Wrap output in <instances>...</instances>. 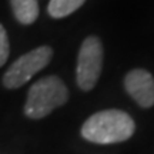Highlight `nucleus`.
Instances as JSON below:
<instances>
[{
	"label": "nucleus",
	"mask_w": 154,
	"mask_h": 154,
	"mask_svg": "<svg viewBox=\"0 0 154 154\" xmlns=\"http://www.w3.org/2000/svg\"><path fill=\"white\" fill-rule=\"evenodd\" d=\"M53 50L49 46H40L37 49L20 56L5 73L3 86L6 88H19L32 79V77L43 70L51 60Z\"/></svg>",
	"instance_id": "obj_4"
},
{
	"label": "nucleus",
	"mask_w": 154,
	"mask_h": 154,
	"mask_svg": "<svg viewBox=\"0 0 154 154\" xmlns=\"http://www.w3.org/2000/svg\"><path fill=\"white\" fill-rule=\"evenodd\" d=\"M86 0H50L47 6V11L51 17L61 19L70 16L72 13L80 9Z\"/></svg>",
	"instance_id": "obj_7"
},
{
	"label": "nucleus",
	"mask_w": 154,
	"mask_h": 154,
	"mask_svg": "<svg viewBox=\"0 0 154 154\" xmlns=\"http://www.w3.org/2000/svg\"><path fill=\"white\" fill-rule=\"evenodd\" d=\"M13 14L22 24H32L38 17L37 0H10Z\"/></svg>",
	"instance_id": "obj_6"
},
{
	"label": "nucleus",
	"mask_w": 154,
	"mask_h": 154,
	"mask_svg": "<svg viewBox=\"0 0 154 154\" xmlns=\"http://www.w3.org/2000/svg\"><path fill=\"white\" fill-rule=\"evenodd\" d=\"M9 53H10L9 37H7V33H6V29L3 27V24H0V67L7 61Z\"/></svg>",
	"instance_id": "obj_8"
},
{
	"label": "nucleus",
	"mask_w": 154,
	"mask_h": 154,
	"mask_svg": "<svg viewBox=\"0 0 154 154\" xmlns=\"http://www.w3.org/2000/svg\"><path fill=\"white\" fill-rule=\"evenodd\" d=\"M103 67V44L99 37L88 36L80 46L77 56L76 80L79 87L90 91L96 86Z\"/></svg>",
	"instance_id": "obj_3"
},
{
	"label": "nucleus",
	"mask_w": 154,
	"mask_h": 154,
	"mask_svg": "<svg viewBox=\"0 0 154 154\" xmlns=\"http://www.w3.org/2000/svg\"><path fill=\"white\" fill-rule=\"evenodd\" d=\"M69 100L66 84L57 76L40 79L30 87L24 104V114L29 119H43L56 107H60Z\"/></svg>",
	"instance_id": "obj_2"
},
{
	"label": "nucleus",
	"mask_w": 154,
	"mask_h": 154,
	"mask_svg": "<svg viewBox=\"0 0 154 154\" xmlns=\"http://www.w3.org/2000/svg\"><path fill=\"white\" fill-rule=\"evenodd\" d=\"M134 128V120L126 111L111 109L88 117L82 127V136L91 143L111 144L128 140Z\"/></svg>",
	"instance_id": "obj_1"
},
{
	"label": "nucleus",
	"mask_w": 154,
	"mask_h": 154,
	"mask_svg": "<svg viewBox=\"0 0 154 154\" xmlns=\"http://www.w3.org/2000/svg\"><path fill=\"white\" fill-rule=\"evenodd\" d=\"M124 88L140 107L154 106V77L144 69H134L124 77Z\"/></svg>",
	"instance_id": "obj_5"
}]
</instances>
